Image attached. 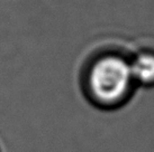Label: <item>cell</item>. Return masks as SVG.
Wrapping results in <instances>:
<instances>
[{
    "mask_svg": "<svg viewBox=\"0 0 154 152\" xmlns=\"http://www.w3.org/2000/svg\"><path fill=\"white\" fill-rule=\"evenodd\" d=\"M131 71L134 82L142 85L154 84V54L150 51L140 53L131 62Z\"/></svg>",
    "mask_w": 154,
    "mask_h": 152,
    "instance_id": "2",
    "label": "cell"
},
{
    "mask_svg": "<svg viewBox=\"0 0 154 152\" xmlns=\"http://www.w3.org/2000/svg\"><path fill=\"white\" fill-rule=\"evenodd\" d=\"M134 83L129 62L115 54L96 58L83 74L86 93L101 106L119 104L127 97Z\"/></svg>",
    "mask_w": 154,
    "mask_h": 152,
    "instance_id": "1",
    "label": "cell"
}]
</instances>
